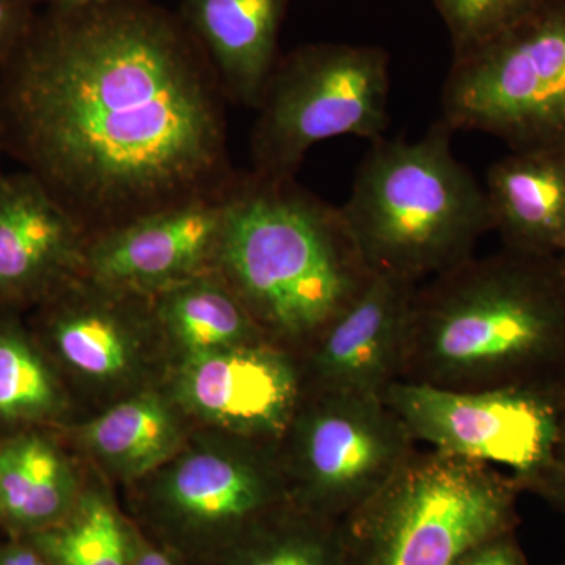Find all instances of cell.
<instances>
[{"label": "cell", "instance_id": "obj_1", "mask_svg": "<svg viewBox=\"0 0 565 565\" xmlns=\"http://www.w3.org/2000/svg\"><path fill=\"white\" fill-rule=\"evenodd\" d=\"M226 103L180 13L150 0L50 7L0 66L7 158L88 239L228 191Z\"/></svg>", "mask_w": 565, "mask_h": 565}, {"label": "cell", "instance_id": "obj_2", "mask_svg": "<svg viewBox=\"0 0 565 565\" xmlns=\"http://www.w3.org/2000/svg\"><path fill=\"white\" fill-rule=\"evenodd\" d=\"M399 381L452 390H565L557 256L503 250L416 285Z\"/></svg>", "mask_w": 565, "mask_h": 565}, {"label": "cell", "instance_id": "obj_3", "mask_svg": "<svg viewBox=\"0 0 565 565\" xmlns=\"http://www.w3.org/2000/svg\"><path fill=\"white\" fill-rule=\"evenodd\" d=\"M215 273L270 343L300 355L373 280L341 207L294 178L237 173Z\"/></svg>", "mask_w": 565, "mask_h": 565}, {"label": "cell", "instance_id": "obj_4", "mask_svg": "<svg viewBox=\"0 0 565 565\" xmlns=\"http://www.w3.org/2000/svg\"><path fill=\"white\" fill-rule=\"evenodd\" d=\"M452 132L440 120L416 141L382 137L360 163L340 207L374 274L419 285L492 232L484 185L456 158Z\"/></svg>", "mask_w": 565, "mask_h": 565}, {"label": "cell", "instance_id": "obj_5", "mask_svg": "<svg viewBox=\"0 0 565 565\" xmlns=\"http://www.w3.org/2000/svg\"><path fill=\"white\" fill-rule=\"evenodd\" d=\"M522 493L490 465L416 449L338 522L343 565H456L487 539L516 531Z\"/></svg>", "mask_w": 565, "mask_h": 565}, {"label": "cell", "instance_id": "obj_6", "mask_svg": "<svg viewBox=\"0 0 565 565\" xmlns=\"http://www.w3.org/2000/svg\"><path fill=\"white\" fill-rule=\"evenodd\" d=\"M126 490L129 519L191 565H211L291 503L277 444L206 427Z\"/></svg>", "mask_w": 565, "mask_h": 565}, {"label": "cell", "instance_id": "obj_7", "mask_svg": "<svg viewBox=\"0 0 565 565\" xmlns=\"http://www.w3.org/2000/svg\"><path fill=\"white\" fill-rule=\"evenodd\" d=\"M390 54L381 46L313 43L280 55L256 107L252 172L294 178L321 141L382 139L388 128Z\"/></svg>", "mask_w": 565, "mask_h": 565}, {"label": "cell", "instance_id": "obj_8", "mask_svg": "<svg viewBox=\"0 0 565 565\" xmlns=\"http://www.w3.org/2000/svg\"><path fill=\"white\" fill-rule=\"evenodd\" d=\"M441 111L452 131L490 134L511 151L565 147V0L455 55Z\"/></svg>", "mask_w": 565, "mask_h": 565}, {"label": "cell", "instance_id": "obj_9", "mask_svg": "<svg viewBox=\"0 0 565 565\" xmlns=\"http://www.w3.org/2000/svg\"><path fill=\"white\" fill-rule=\"evenodd\" d=\"M25 315L74 403L96 414L166 384L172 356L152 297L81 274Z\"/></svg>", "mask_w": 565, "mask_h": 565}, {"label": "cell", "instance_id": "obj_10", "mask_svg": "<svg viewBox=\"0 0 565 565\" xmlns=\"http://www.w3.org/2000/svg\"><path fill=\"white\" fill-rule=\"evenodd\" d=\"M278 455L291 503L340 522L392 481L416 452L382 397L303 394Z\"/></svg>", "mask_w": 565, "mask_h": 565}, {"label": "cell", "instance_id": "obj_11", "mask_svg": "<svg viewBox=\"0 0 565 565\" xmlns=\"http://www.w3.org/2000/svg\"><path fill=\"white\" fill-rule=\"evenodd\" d=\"M384 401L416 444L504 467L522 492H531L555 448L565 390L511 386L452 392L397 381L386 388Z\"/></svg>", "mask_w": 565, "mask_h": 565}, {"label": "cell", "instance_id": "obj_12", "mask_svg": "<svg viewBox=\"0 0 565 565\" xmlns=\"http://www.w3.org/2000/svg\"><path fill=\"white\" fill-rule=\"evenodd\" d=\"M163 388L193 426L269 444L303 396L297 356L270 341L177 360Z\"/></svg>", "mask_w": 565, "mask_h": 565}, {"label": "cell", "instance_id": "obj_13", "mask_svg": "<svg viewBox=\"0 0 565 565\" xmlns=\"http://www.w3.org/2000/svg\"><path fill=\"white\" fill-rule=\"evenodd\" d=\"M228 191L96 234L85 245L82 274L110 288L154 297L215 273Z\"/></svg>", "mask_w": 565, "mask_h": 565}, {"label": "cell", "instance_id": "obj_14", "mask_svg": "<svg viewBox=\"0 0 565 565\" xmlns=\"http://www.w3.org/2000/svg\"><path fill=\"white\" fill-rule=\"evenodd\" d=\"M415 282L374 274L359 299L300 355L303 394L382 397L399 381Z\"/></svg>", "mask_w": 565, "mask_h": 565}, {"label": "cell", "instance_id": "obj_15", "mask_svg": "<svg viewBox=\"0 0 565 565\" xmlns=\"http://www.w3.org/2000/svg\"><path fill=\"white\" fill-rule=\"evenodd\" d=\"M87 233L35 177L0 169V307L28 313L84 269Z\"/></svg>", "mask_w": 565, "mask_h": 565}, {"label": "cell", "instance_id": "obj_16", "mask_svg": "<svg viewBox=\"0 0 565 565\" xmlns=\"http://www.w3.org/2000/svg\"><path fill=\"white\" fill-rule=\"evenodd\" d=\"M288 0H182L185 22L221 79L226 99L256 110L280 58Z\"/></svg>", "mask_w": 565, "mask_h": 565}, {"label": "cell", "instance_id": "obj_17", "mask_svg": "<svg viewBox=\"0 0 565 565\" xmlns=\"http://www.w3.org/2000/svg\"><path fill=\"white\" fill-rule=\"evenodd\" d=\"M68 429L82 455L126 487L172 459L195 426L162 385L126 397Z\"/></svg>", "mask_w": 565, "mask_h": 565}, {"label": "cell", "instance_id": "obj_18", "mask_svg": "<svg viewBox=\"0 0 565 565\" xmlns=\"http://www.w3.org/2000/svg\"><path fill=\"white\" fill-rule=\"evenodd\" d=\"M484 191L492 232L504 248L565 252V147L509 152L490 166Z\"/></svg>", "mask_w": 565, "mask_h": 565}, {"label": "cell", "instance_id": "obj_19", "mask_svg": "<svg viewBox=\"0 0 565 565\" xmlns=\"http://www.w3.org/2000/svg\"><path fill=\"white\" fill-rule=\"evenodd\" d=\"M84 482L50 429L0 438V527L22 537L55 525L73 509Z\"/></svg>", "mask_w": 565, "mask_h": 565}, {"label": "cell", "instance_id": "obj_20", "mask_svg": "<svg viewBox=\"0 0 565 565\" xmlns=\"http://www.w3.org/2000/svg\"><path fill=\"white\" fill-rule=\"evenodd\" d=\"M76 403L25 313L0 307V438L73 424Z\"/></svg>", "mask_w": 565, "mask_h": 565}, {"label": "cell", "instance_id": "obj_21", "mask_svg": "<svg viewBox=\"0 0 565 565\" xmlns=\"http://www.w3.org/2000/svg\"><path fill=\"white\" fill-rule=\"evenodd\" d=\"M172 363L184 356L269 341L217 273L200 275L152 297Z\"/></svg>", "mask_w": 565, "mask_h": 565}, {"label": "cell", "instance_id": "obj_22", "mask_svg": "<svg viewBox=\"0 0 565 565\" xmlns=\"http://www.w3.org/2000/svg\"><path fill=\"white\" fill-rule=\"evenodd\" d=\"M134 522L106 487L84 482L73 509L61 522L29 535L51 565H129Z\"/></svg>", "mask_w": 565, "mask_h": 565}, {"label": "cell", "instance_id": "obj_23", "mask_svg": "<svg viewBox=\"0 0 565 565\" xmlns=\"http://www.w3.org/2000/svg\"><path fill=\"white\" fill-rule=\"evenodd\" d=\"M211 565H343L338 522L286 504Z\"/></svg>", "mask_w": 565, "mask_h": 565}, {"label": "cell", "instance_id": "obj_24", "mask_svg": "<svg viewBox=\"0 0 565 565\" xmlns=\"http://www.w3.org/2000/svg\"><path fill=\"white\" fill-rule=\"evenodd\" d=\"M548 0H434L451 36L455 55L494 39L533 14Z\"/></svg>", "mask_w": 565, "mask_h": 565}, {"label": "cell", "instance_id": "obj_25", "mask_svg": "<svg viewBox=\"0 0 565 565\" xmlns=\"http://www.w3.org/2000/svg\"><path fill=\"white\" fill-rule=\"evenodd\" d=\"M456 565H530L516 531L493 535L465 553Z\"/></svg>", "mask_w": 565, "mask_h": 565}, {"label": "cell", "instance_id": "obj_26", "mask_svg": "<svg viewBox=\"0 0 565 565\" xmlns=\"http://www.w3.org/2000/svg\"><path fill=\"white\" fill-rule=\"evenodd\" d=\"M36 18L32 7L13 0H0V66L20 50Z\"/></svg>", "mask_w": 565, "mask_h": 565}, {"label": "cell", "instance_id": "obj_27", "mask_svg": "<svg viewBox=\"0 0 565 565\" xmlns=\"http://www.w3.org/2000/svg\"><path fill=\"white\" fill-rule=\"evenodd\" d=\"M530 493L537 494L556 511L565 514V401L563 414H561L559 434H557L552 457Z\"/></svg>", "mask_w": 565, "mask_h": 565}, {"label": "cell", "instance_id": "obj_28", "mask_svg": "<svg viewBox=\"0 0 565 565\" xmlns=\"http://www.w3.org/2000/svg\"><path fill=\"white\" fill-rule=\"evenodd\" d=\"M129 565H191L172 550L148 537L134 523L131 563Z\"/></svg>", "mask_w": 565, "mask_h": 565}, {"label": "cell", "instance_id": "obj_29", "mask_svg": "<svg viewBox=\"0 0 565 565\" xmlns=\"http://www.w3.org/2000/svg\"><path fill=\"white\" fill-rule=\"evenodd\" d=\"M0 565H51L28 539L9 535L0 542Z\"/></svg>", "mask_w": 565, "mask_h": 565}, {"label": "cell", "instance_id": "obj_30", "mask_svg": "<svg viewBox=\"0 0 565 565\" xmlns=\"http://www.w3.org/2000/svg\"><path fill=\"white\" fill-rule=\"evenodd\" d=\"M120 2V0H54L50 7L61 10L81 9V7L103 6V3Z\"/></svg>", "mask_w": 565, "mask_h": 565}, {"label": "cell", "instance_id": "obj_31", "mask_svg": "<svg viewBox=\"0 0 565 565\" xmlns=\"http://www.w3.org/2000/svg\"><path fill=\"white\" fill-rule=\"evenodd\" d=\"M13 2H18V3H22V6H28V7H35L36 3H41V2H47L50 3V6H52V3H54V0H13Z\"/></svg>", "mask_w": 565, "mask_h": 565}, {"label": "cell", "instance_id": "obj_32", "mask_svg": "<svg viewBox=\"0 0 565 565\" xmlns=\"http://www.w3.org/2000/svg\"><path fill=\"white\" fill-rule=\"evenodd\" d=\"M3 158H6V150H3L2 128H0V169H3V167H2Z\"/></svg>", "mask_w": 565, "mask_h": 565}, {"label": "cell", "instance_id": "obj_33", "mask_svg": "<svg viewBox=\"0 0 565 565\" xmlns=\"http://www.w3.org/2000/svg\"><path fill=\"white\" fill-rule=\"evenodd\" d=\"M557 259H559V266L561 269H563L564 278H565V252L561 253L559 256H557Z\"/></svg>", "mask_w": 565, "mask_h": 565}, {"label": "cell", "instance_id": "obj_34", "mask_svg": "<svg viewBox=\"0 0 565 565\" xmlns=\"http://www.w3.org/2000/svg\"><path fill=\"white\" fill-rule=\"evenodd\" d=\"M565 565V564H564Z\"/></svg>", "mask_w": 565, "mask_h": 565}]
</instances>
